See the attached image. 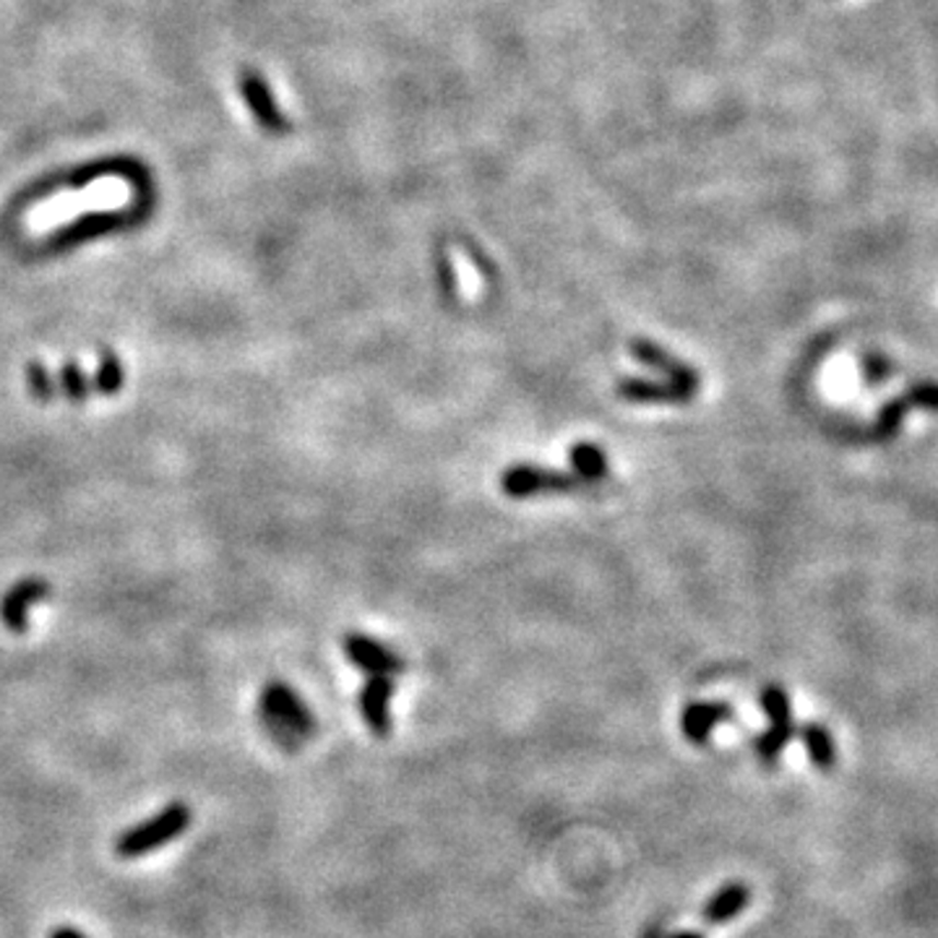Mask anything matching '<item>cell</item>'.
<instances>
[{
    "instance_id": "cell-1",
    "label": "cell",
    "mask_w": 938,
    "mask_h": 938,
    "mask_svg": "<svg viewBox=\"0 0 938 938\" xmlns=\"http://www.w3.org/2000/svg\"><path fill=\"white\" fill-rule=\"evenodd\" d=\"M258 715H261L269 736L284 749H297L316 730V717H313L308 704L282 681L267 683L261 702H258Z\"/></svg>"
},
{
    "instance_id": "cell-2",
    "label": "cell",
    "mask_w": 938,
    "mask_h": 938,
    "mask_svg": "<svg viewBox=\"0 0 938 938\" xmlns=\"http://www.w3.org/2000/svg\"><path fill=\"white\" fill-rule=\"evenodd\" d=\"M190 821H194V813L186 804H169L152 819L126 829L115 842V855L124 860H133L154 853V849L165 847L167 842L178 840L190 826Z\"/></svg>"
},
{
    "instance_id": "cell-3",
    "label": "cell",
    "mask_w": 938,
    "mask_h": 938,
    "mask_svg": "<svg viewBox=\"0 0 938 938\" xmlns=\"http://www.w3.org/2000/svg\"><path fill=\"white\" fill-rule=\"evenodd\" d=\"M582 480L574 472H555V469L537 465H516L506 469L501 478V491L508 499H529L540 493H568L579 488Z\"/></svg>"
},
{
    "instance_id": "cell-4",
    "label": "cell",
    "mask_w": 938,
    "mask_h": 938,
    "mask_svg": "<svg viewBox=\"0 0 938 938\" xmlns=\"http://www.w3.org/2000/svg\"><path fill=\"white\" fill-rule=\"evenodd\" d=\"M629 352L634 355V360H638L642 365H647L649 371L663 373L665 380L672 386H678V389L696 394L699 384H702V378H699V373L691 368V365H685L683 360L672 357L668 350H663V347L649 342V339H631L629 342Z\"/></svg>"
},
{
    "instance_id": "cell-5",
    "label": "cell",
    "mask_w": 938,
    "mask_h": 938,
    "mask_svg": "<svg viewBox=\"0 0 938 938\" xmlns=\"http://www.w3.org/2000/svg\"><path fill=\"white\" fill-rule=\"evenodd\" d=\"M344 655L355 665L357 670L368 672V676H394V672L404 670V659L386 649L384 644L371 636L352 634L344 638Z\"/></svg>"
},
{
    "instance_id": "cell-6",
    "label": "cell",
    "mask_w": 938,
    "mask_h": 938,
    "mask_svg": "<svg viewBox=\"0 0 938 938\" xmlns=\"http://www.w3.org/2000/svg\"><path fill=\"white\" fill-rule=\"evenodd\" d=\"M394 693V683L389 676H371V681L363 685L360 691V715H363L365 725L371 727V732L376 738H386L391 732V717H389V699Z\"/></svg>"
},
{
    "instance_id": "cell-7",
    "label": "cell",
    "mask_w": 938,
    "mask_h": 938,
    "mask_svg": "<svg viewBox=\"0 0 938 938\" xmlns=\"http://www.w3.org/2000/svg\"><path fill=\"white\" fill-rule=\"evenodd\" d=\"M47 595H50V584L47 582L24 579L13 584L9 593H5L3 600H0V618H3V623L9 625V631H13V634L26 631L32 605L45 600Z\"/></svg>"
},
{
    "instance_id": "cell-8",
    "label": "cell",
    "mask_w": 938,
    "mask_h": 938,
    "mask_svg": "<svg viewBox=\"0 0 938 938\" xmlns=\"http://www.w3.org/2000/svg\"><path fill=\"white\" fill-rule=\"evenodd\" d=\"M618 397L634 404H685L691 402L693 394L678 389L668 380L652 378H623L615 386Z\"/></svg>"
},
{
    "instance_id": "cell-9",
    "label": "cell",
    "mask_w": 938,
    "mask_h": 938,
    "mask_svg": "<svg viewBox=\"0 0 938 938\" xmlns=\"http://www.w3.org/2000/svg\"><path fill=\"white\" fill-rule=\"evenodd\" d=\"M732 710L723 702H696L689 704L681 715V730L685 740L702 746L712 738L717 725L730 723Z\"/></svg>"
},
{
    "instance_id": "cell-10",
    "label": "cell",
    "mask_w": 938,
    "mask_h": 938,
    "mask_svg": "<svg viewBox=\"0 0 938 938\" xmlns=\"http://www.w3.org/2000/svg\"><path fill=\"white\" fill-rule=\"evenodd\" d=\"M241 90H243V97L248 102V107L254 110L256 118L261 120L263 128H269V131H284V118L280 107H277L274 94L269 92L267 81L258 77V73L248 71L243 73Z\"/></svg>"
},
{
    "instance_id": "cell-11",
    "label": "cell",
    "mask_w": 938,
    "mask_h": 938,
    "mask_svg": "<svg viewBox=\"0 0 938 938\" xmlns=\"http://www.w3.org/2000/svg\"><path fill=\"white\" fill-rule=\"evenodd\" d=\"M749 902H751L749 887L740 881H730L710 896V902H706L702 910V917L704 923H710V926H723V923H730L732 917L743 913V910L749 907Z\"/></svg>"
},
{
    "instance_id": "cell-12",
    "label": "cell",
    "mask_w": 938,
    "mask_h": 938,
    "mask_svg": "<svg viewBox=\"0 0 938 938\" xmlns=\"http://www.w3.org/2000/svg\"><path fill=\"white\" fill-rule=\"evenodd\" d=\"M800 740H804L808 759L819 766L821 772H829L837 764V743H834L832 732L824 725L808 723L800 727Z\"/></svg>"
},
{
    "instance_id": "cell-13",
    "label": "cell",
    "mask_w": 938,
    "mask_h": 938,
    "mask_svg": "<svg viewBox=\"0 0 938 938\" xmlns=\"http://www.w3.org/2000/svg\"><path fill=\"white\" fill-rule=\"evenodd\" d=\"M571 467L582 482H597L608 474V457L600 446L595 444H576L571 448Z\"/></svg>"
},
{
    "instance_id": "cell-14",
    "label": "cell",
    "mask_w": 938,
    "mask_h": 938,
    "mask_svg": "<svg viewBox=\"0 0 938 938\" xmlns=\"http://www.w3.org/2000/svg\"><path fill=\"white\" fill-rule=\"evenodd\" d=\"M793 738H795V725L770 727V730L753 738V751H757V757L764 761V764H774Z\"/></svg>"
},
{
    "instance_id": "cell-15",
    "label": "cell",
    "mask_w": 938,
    "mask_h": 938,
    "mask_svg": "<svg viewBox=\"0 0 938 938\" xmlns=\"http://www.w3.org/2000/svg\"><path fill=\"white\" fill-rule=\"evenodd\" d=\"M761 710L770 717V727H790L793 723V710L787 693L779 685H766L761 691Z\"/></svg>"
},
{
    "instance_id": "cell-16",
    "label": "cell",
    "mask_w": 938,
    "mask_h": 938,
    "mask_svg": "<svg viewBox=\"0 0 938 938\" xmlns=\"http://www.w3.org/2000/svg\"><path fill=\"white\" fill-rule=\"evenodd\" d=\"M124 365L113 350H105L99 357L97 373H94V389L102 394H115L124 386Z\"/></svg>"
},
{
    "instance_id": "cell-17",
    "label": "cell",
    "mask_w": 938,
    "mask_h": 938,
    "mask_svg": "<svg viewBox=\"0 0 938 938\" xmlns=\"http://www.w3.org/2000/svg\"><path fill=\"white\" fill-rule=\"evenodd\" d=\"M60 389H63V394L73 404L84 402L86 394H90L84 371H81L79 363H73V360H68L63 368H60Z\"/></svg>"
},
{
    "instance_id": "cell-18",
    "label": "cell",
    "mask_w": 938,
    "mask_h": 938,
    "mask_svg": "<svg viewBox=\"0 0 938 938\" xmlns=\"http://www.w3.org/2000/svg\"><path fill=\"white\" fill-rule=\"evenodd\" d=\"M907 407H910L907 397L883 404V410L879 412V420H876V433H879L881 438H889L892 433H896V427L902 425V418H905Z\"/></svg>"
},
{
    "instance_id": "cell-19",
    "label": "cell",
    "mask_w": 938,
    "mask_h": 938,
    "mask_svg": "<svg viewBox=\"0 0 938 938\" xmlns=\"http://www.w3.org/2000/svg\"><path fill=\"white\" fill-rule=\"evenodd\" d=\"M26 380H30V389L34 391V397L43 399V402H50V399L56 397V380H52L50 371H47L43 363L26 365Z\"/></svg>"
},
{
    "instance_id": "cell-20",
    "label": "cell",
    "mask_w": 938,
    "mask_h": 938,
    "mask_svg": "<svg viewBox=\"0 0 938 938\" xmlns=\"http://www.w3.org/2000/svg\"><path fill=\"white\" fill-rule=\"evenodd\" d=\"M907 402L921 410H938V384H921L907 394Z\"/></svg>"
},
{
    "instance_id": "cell-21",
    "label": "cell",
    "mask_w": 938,
    "mask_h": 938,
    "mask_svg": "<svg viewBox=\"0 0 938 938\" xmlns=\"http://www.w3.org/2000/svg\"><path fill=\"white\" fill-rule=\"evenodd\" d=\"M863 373H866L868 384H881V380H887V376H889L887 360L873 357V355L866 357L863 360Z\"/></svg>"
},
{
    "instance_id": "cell-22",
    "label": "cell",
    "mask_w": 938,
    "mask_h": 938,
    "mask_svg": "<svg viewBox=\"0 0 938 938\" xmlns=\"http://www.w3.org/2000/svg\"><path fill=\"white\" fill-rule=\"evenodd\" d=\"M668 928H665V923H652L642 930V938H668Z\"/></svg>"
},
{
    "instance_id": "cell-23",
    "label": "cell",
    "mask_w": 938,
    "mask_h": 938,
    "mask_svg": "<svg viewBox=\"0 0 938 938\" xmlns=\"http://www.w3.org/2000/svg\"><path fill=\"white\" fill-rule=\"evenodd\" d=\"M50 938H86V936L79 934L77 928H56L50 934Z\"/></svg>"
},
{
    "instance_id": "cell-24",
    "label": "cell",
    "mask_w": 938,
    "mask_h": 938,
    "mask_svg": "<svg viewBox=\"0 0 938 938\" xmlns=\"http://www.w3.org/2000/svg\"><path fill=\"white\" fill-rule=\"evenodd\" d=\"M668 938H704V934H699V930H678V934H670Z\"/></svg>"
}]
</instances>
